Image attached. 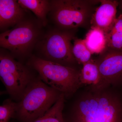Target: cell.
I'll list each match as a JSON object with an SVG mask.
<instances>
[{"mask_svg": "<svg viewBox=\"0 0 122 122\" xmlns=\"http://www.w3.org/2000/svg\"><path fill=\"white\" fill-rule=\"evenodd\" d=\"M80 79L82 85L94 86L98 83L99 71L95 59H92L82 65L80 70Z\"/></svg>", "mask_w": 122, "mask_h": 122, "instance_id": "obj_14", "label": "cell"}, {"mask_svg": "<svg viewBox=\"0 0 122 122\" xmlns=\"http://www.w3.org/2000/svg\"><path fill=\"white\" fill-rule=\"evenodd\" d=\"M76 30H64L57 28L46 34L38 45L42 59L75 67L78 64L72 53L71 41L75 37Z\"/></svg>", "mask_w": 122, "mask_h": 122, "instance_id": "obj_5", "label": "cell"}, {"mask_svg": "<svg viewBox=\"0 0 122 122\" xmlns=\"http://www.w3.org/2000/svg\"><path fill=\"white\" fill-rule=\"evenodd\" d=\"M65 97L61 94L54 105L44 116L32 122H65L63 115Z\"/></svg>", "mask_w": 122, "mask_h": 122, "instance_id": "obj_15", "label": "cell"}, {"mask_svg": "<svg viewBox=\"0 0 122 122\" xmlns=\"http://www.w3.org/2000/svg\"><path fill=\"white\" fill-rule=\"evenodd\" d=\"M99 71L98 83L94 86L115 87L122 82V51L106 48L95 59Z\"/></svg>", "mask_w": 122, "mask_h": 122, "instance_id": "obj_8", "label": "cell"}, {"mask_svg": "<svg viewBox=\"0 0 122 122\" xmlns=\"http://www.w3.org/2000/svg\"><path fill=\"white\" fill-rule=\"evenodd\" d=\"M18 0H0V29L5 30L25 19V11Z\"/></svg>", "mask_w": 122, "mask_h": 122, "instance_id": "obj_10", "label": "cell"}, {"mask_svg": "<svg viewBox=\"0 0 122 122\" xmlns=\"http://www.w3.org/2000/svg\"><path fill=\"white\" fill-rule=\"evenodd\" d=\"M99 0H53L50 1L52 19L58 28L76 30L90 26L92 17Z\"/></svg>", "mask_w": 122, "mask_h": 122, "instance_id": "obj_3", "label": "cell"}, {"mask_svg": "<svg viewBox=\"0 0 122 122\" xmlns=\"http://www.w3.org/2000/svg\"><path fill=\"white\" fill-rule=\"evenodd\" d=\"M39 26L33 20L25 19L0 35V46L12 55L24 57L29 54L39 41Z\"/></svg>", "mask_w": 122, "mask_h": 122, "instance_id": "obj_6", "label": "cell"}, {"mask_svg": "<svg viewBox=\"0 0 122 122\" xmlns=\"http://www.w3.org/2000/svg\"><path fill=\"white\" fill-rule=\"evenodd\" d=\"M72 47V53L77 62L83 65L92 59V53L88 49L85 39L75 38Z\"/></svg>", "mask_w": 122, "mask_h": 122, "instance_id": "obj_16", "label": "cell"}, {"mask_svg": "<svg viewBox=\"0 0 122 122\" xmlns=\"http://www.w3.org/2000/svg\"><path fill=\"white\" fill-rule=\"evenodd\" d=\"M114 87L85 88L74 103L69 122H122V101Z\"/></svg>", "mask_w": 122, "mask_h": 122, "instance_id": "obj_1", "label": "cell"}, {"mask_svg": "<svg viewBox=\"0 0 122 122\" xmlns=\"http://www.w3.org/2000/svg\"><path fill=\"white\" fill-rule=\"evenodd\" d=\"M90 28L84 39L85 43L92 54H100L107 48L106 34L98 28Z\"/></svg>", "mask_w": 122, "mask_h": 122, "instance_id": "obj_12", "label": "cell"}, {"mask_svg": "<svg viewBox=\"0 0 122 122\" xmlns=\"http://www.w3.org/2000/svg\"><path fill=\"white\" fill-rule=\"evenodd\" d=\"M118 7L120 10L122 11V0L118 1Z\"/></svg>", "mask_w": 122, "mask_h": 122, "instance_id": "obj_18", "label": "cell"}, {"mask_svg": "<svg viewBox=\"0 0 122 122\" xmlns=\"http://www.w3.org/2000/svg\"><path fill=\"white\" fill-rule=\"evenodd\" d=\"M17 104L7 99L0 107V122H8L17 111Z\"/></svg>", "mask_w": 122, "mask_h": 122, "instance_id": "obj_17", "label": "cell"}, {"mask_svg": "<svg viewBox=\"0 0 122 122\" xmlns=\"http://www.w3.org/2000/svg\"><path fill=\"white\" fill-rule=\"evenodd\" d=\"M99 6L96 8L90 21V28H97L105 33L109 32L115 22L118 1L99 0Z\"/></svg>", "mask_w": 122, "mask_h": 122, "instance_id": "obj_9", "label": "cell"}, {"mask_svg": "<svg viewBox=\"0 0 122 122\" xmlns=\"http://www.w3.org/2000/svg\"><path fill=\"white\" fill-rule=\"evenodd\" d=\"M29 64L39 73L44 82L63 94L65 97L72 96L82 86L80 70L33 56Z\"/></svg>", "mask_w": 122, "mask_h": 122, "instance_id": "obj_2", "label": "cell"}, {"mask_svg": "<svg viewBox=\"0 0 122 122\" xmlns=\"http://www.w3.org/2000/svg\"><path fill=\"white\" fill-rule=\"evenodd\" d=\"M20 6L28 9L36 16L42 25L46 26L48 23L47 15L50 10V1L46 0H19Z\"/></svg>", "mask_w": 122, "mask_h": 122, "instance_id": "obj_11", "label": "cell"}, {"mask_svg": "<svg viewBox=\"0 0 122 122\" xmlns=\"http://www.w3.org/2000/svg\"><path fill=\"white\" fill-rule=\"evenodd\" d=\"M0 78L9 94L18 98H21L33 80L31 73L26 66L15 61L11 55L1 51Z\"/></svg>", "mask_w": 122, "mask_h": 122, "instance_id": "obj_7", "label": "cell"}, {"mask_svg": "<svg viewBox=\"0 0 122 122\" xmlns=\"http://www.w3.org/2000/svg\"><path fill=\"white\" fill-rule=\"evenodd\" d=\"M61 94L41 80H33L17 104L18 115L24 122H32L44 116Z\"/></svg>", "mask_w": 122, "mask_h": 122, "instance_id": "obj_4", "label": "cell"}, {"mask_svg": "<svg viewBox=\"0 0 122 122\" xmlns=\"http://www.w3.org/2000/svg\"><path fill=\"white\" fill-rule=\"evenodd\" d=\"M106 35L107 48L122 51V13L116 18L113 27Z\"/></svg>", "mask_w": 122, "mask_h": 122, "instance_id": "obj_13", "label": "cell"}]
</instances>
